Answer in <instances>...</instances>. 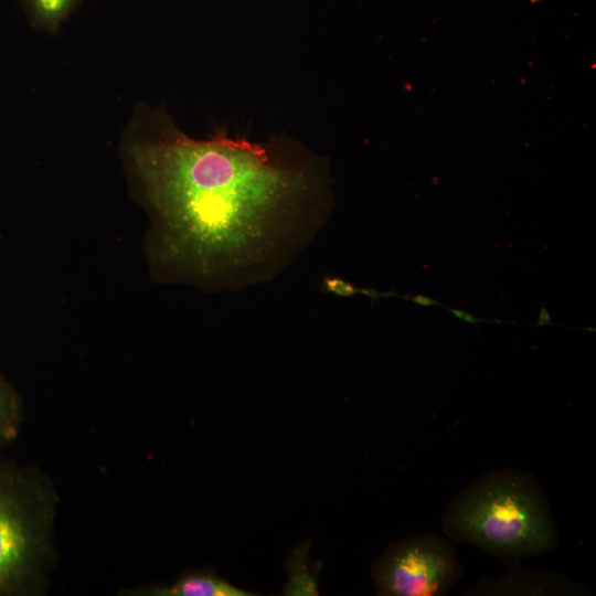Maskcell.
Returning a JSON list of instances; mask_svg holds the SVG:
<instances>
[{
    "instance_id": "cell-2",
    "label": "cell",
    "mask_w": 596,
    "mask_h": 596,
    "mask_svg": "<svg viewBox=\"0 0 596 596\" xmlns=\"http://www.w3.org/2000/svg\"><path fill=\"white\" fill-rule=\"evenodd\" d=\"M443 532L508 567L553 551L558 531L547 498L534 476L514 468L475 479L447 505Z\"/></svg>"
},
{
    "instance_id": "cell-6",
    "label": "cell",
    "mask_w": 596,
    "mask_h": 596,
    "mask_svg": "<svg viewBox=\"0 0 596 596\" xmlns=\"http://www.w3.org/2000/svg\"><path fill=\"white\" fill-rule=\"evenodd\" d=\"M129 595L146 596H248L219 576L213 570L190 571L182 574L172 585H152L130 592Z\"/></svg>"
},
{
    "instance_id": "cell-1",
    "label": "cell",
    "mask_w": 596,
    "mask_h": 596,
    "mask_svg": "<svg viewBox=\"0 0 596 596\" xmlns=\"http://www.w3.org/2000/svg\"><path fill=\"white\" fill-rule=\"evenodd\" d=\"M128 156L158 224V254L217 285L273 278L329 211L323 162L297 142L193 139L149 110Z\"/></svg>"
},
{
    "instance_id": "cell-10",
    "label": "cell",
    "mask_w": 596,
    "mask_h": 596,
    "mask_svg": "<svg viewBox=\"0 0 596 596\" xmlns=\"http://www.w3.org/2000/svg\"><path fill=\"white\" fill-rule=\"evenodd\" d=\"M451 313L453 316H455L456 318L458 319H461L466 322H469V323H472L475 324L476 327H478L479 322L481 321H486V319L483 318H478L469 312H466L464 310H460V309H456V308H447Z\"/></svg>"
},
{
    "instance_id": "cell-3",
    "label": "cell",
    "mask_w": 596,
    "mask_h": 596,
    "mask_svg": "<svg viewBox=\"0 0 596 596\" xmlns=\"http://www.w3.org/2000/svg\"><path fill=\"white\" fill-rule=\"evenodd\" d=\"M57 497L33 467L0 462V596L41 595L54 560Z\"/></svg>"
},
{
    "instance_id": "cell-7",
    "label": "cell",
    "mask_w": 596,
    "mask_h": 596,
    "mask_svg": "<svg viewBox=\"0 0 596 596\" xmlns=\"http://www.w3.org/2000/svg\"><path fill=\"white\" fill-rule=\"evenodd\" d=\"M31 22L39 29L54 32L75 9L79 0H20Z\"/></svg>"
},
{
    "instance_id": "cell-11",
    "label": "cell",
    "mask_w": 596,
    "mask_h": 596,
    "mask_svg": "<svg viewBox=\"0 0 596 596\" xmlns=\"http://www.w3.org/2000/svg\"><path fill=\"white\" fill-rule=\"evenodd\" d=\"M413 302L423 306V307H429V306H440V304L437 300H434L430 297L424 296V295H415L412 297H408Z\"/></svg>"
},
{
    "instance_id": "cell-5",
    "label": "cell",
    "mask_w": 596,
    "mask_h": 596,
    "mask_svg": "<svg viewBox=\"0 0 596 596\" xmlns=\"http://www.w3.org/2000/svg\"><path fill=\"white\" fill-rule=\"evenodd\" d=\"M589 592L584 585L555 572H538L508 567L498 578L480 581L470 589L475 595H585Z\"/></svg>"
},
{
    "instance_id": "cell-9",
    "label": "cell",
    "mask_w": 596,
    "mask_h": 596,
    "mask_svg": "<svg viewBox=\"0 0 596 596\" xmlns=\"http://www.w3.org/2000/svg\"><path fill=\"white\" fill-rule=\"evenodd\" d=\"M329 289L342 296H352L355 292L360 291L351 284H348L340 279H331L329 281Z\"/></svg>"
},
{
    "instance_id": "cell-8",
    "label": "cell",
    "mask_w": 596,
    "mask_h": 596,
    "mask_svg": "<svg viewBox=\"0 0 596 596\" xmlns=\"http://www.w3.org/2000/svg\"><path fill=\"white\" fill-rule=\"evenodd\" d=\"M22 417V404L18 393L0 376V448L18 437Z\"/></svg>"
},
{
    "instance_id": "cell-12",
    "label": "cell",
    "mask_w": 596,
    "mask_h": 596,
    "mask_svg": "<svg viewBox=\"0 0 596 596\" xmlns=\"http://www.w3.org/2000/svg\"><path fill=\"white\" fill-rule=\"evenodd\" d=\"M553 324L550 318V313L545 306H542L536 326Z\"/></svg>"
},
{
    "instance_id": "cell-4",
    "label": "cell",
    "mask_w": 596,
    "mask_h": 596,
    "mask_svg": "<svg viewBox=\"0 0 596 596\" xmlns=\"http://www.w3.org/2000/svg\"><path fill=\"white\" fill-rule=\"evenodd\" d=\"M462 574L454 545L436 533L390 545L372 567L376 594L382 596H441Z\"/></svg>"
}]
</instances>
